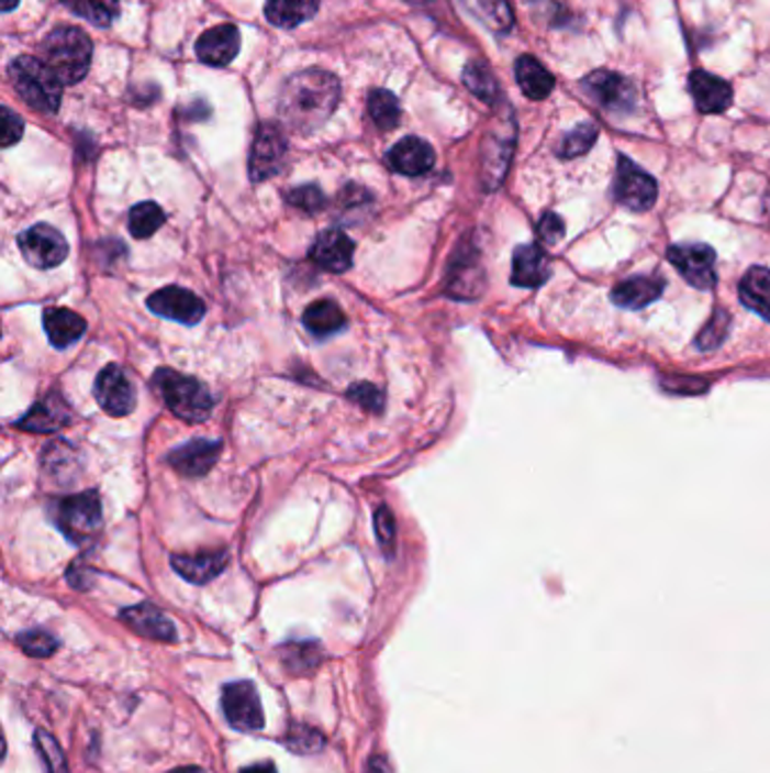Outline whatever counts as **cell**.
<instances>
[{"mask_svg":"<svg viewBox=\"0 0 770 773\" xmlns=\"http://www.w3.org/2000/svg\"><path fill=\"white\" fill-rule=\"evenodd\" d=\"M342 100L339 79L321 68H308L286 79L278 93V115L299 134L326 125Z\"/></svg>","mask_w":770,"mask_h":773,"instance_id":"1","label":"cell"},{"mask_svg":"<svg viewBox=\"0 0 770 773\" xmlns=\"http://www.w3.org/2000/svg\"><path fill=\"white\" fill-rule=\"evenodd\" d=\"M42 59L64 85H77L91 68L93 44L82 30L62 25L44 38Z\"/></svg>","mask_w":770,"mask_h":773,"instance_id":"2","label":"cell"},{"mask_svg":"<svg viewBox=\"0 0 770 773\" xmlns=\"http://www.w3.org/2000/svg\"><path fill=\"white\" fill-rule=\"evenodd\" d=\"M10 79L16 93L36 111L55 113L62 104L64 81L48 68L42 57H16L10 64Z\"/></svg>","mask_w":770,"mask_h":773,"instance_id":"3","label":"cell"},{"mask_svg":"<svg viewBox=\"0 0 770 773\" xmlns=\"http://www.w3.org/2000/svg\"><path fill=\"white\" fill-rule=\"evenodd\" d=\"M152 383L156 394L168 405V410L181 421L201 423L211 417L213 396L199 380L172 369H158Z\"/></svg>","mask_w":770,"mask_h":773,"instance_id":"4","label":"cell"},{"mask_svg":"<svg viewBox=\"0 0 770 773\" xmlns=\"http://www.w3.org/2000/svg\"><path fill=\"white\" fill-rule=\"evenodd\" d=\"M55 524L70 543L87 545L102 529V503L96 492L68 496L55 503Z\"/></svg>","mask_w":770,"mask_h":773,"instance_id":"5","label":"cell"},{"mask_svg":"<svg viewBox=\"0 0 770 773\" xmlns=\"http://www.w3.org/2000/svg\"><path fill=\"white\" fill-rule=\"evenodd\" d=\"M583 91L601 109L611 113H630L637 107V89L633 81L615 70L599 68L583 79Z\"/></svg>","mask_w":770,"mask_h":773,"instance_id":"6","label":"cell"},{"mask_svg":"<svg viewBox=\"0 0 770 773\" xmlns=\"http://www.w3.org/2000/svg\"><path fill=\"white\" fill-rule=\"evenodd\" d=\"M513 143H515V122H513L511 109H506L504 120L498 122V128H493V132L486 136V143H483L481 175H483L486 190H495L502 184L511 163Z\"/></svg>","mask_w":770,"mask_h":773,"instance_id":"7","label":"cell"},{"mask_svg":"<svg viewBox=\"0 0 770 773\" xmlns=\"http://www.w3.org/2000/svg\"><path fill=\"white\" fill-rule=\"evenodd\" d=\"M613 192L628 211H648L658 199V184L628 156H620Z\"/></svg>","mask_w":770,"mask_h":773,"instance_id":"8","label":"cell"},{"mask_svg":"<svg viewBox=\"0 0 770 773\" xmlns=\"http://www.w3.org/2000/svg\"><path fill=\"white\" fill-rule=\"evenodd\" d=\"M222 710L228 724L242 732H256L265 726L260 695L252 681L228 683L222 689Z\"/></svg>","mask_w":770,"mask_h":773,"instance_id":"9","label":"cell"},{"mask_svg":"<svg viewBox=\"0 0 770 773\" xmlns=\"http://www.w3.org/2000/svg\"><path fill=\"white\" fill-rule=\"evenodd\" d=\"M23 258L36 269H53L68 256L66 238L51 224H36L19 235Z\"/></svg>","mask_w":770,"mask_h":773,"instance_id":"10","label":"cell"},{"mask_svg":"<svg viewBox=\"0 0 770 773\" xmlns=\"http://www.w3.org/2000/svg\"><path fill=\"white\" fill-rule=\"evenodd\" d=\"M667 256L682 278L694 288L712 290L716 285V254L707 244H673Z\"/></svg>","mask_w":770,"mask_h":773,"instance_id":"11","label":"cell"},{"mask_svg":"<svg viewBox=\"0 0 770 773\" xmlns=\"http://www.w3.org/2000/svg\"><path fill=\"white\" fill-rule=\"evenodd\" d=\"M288 156V141L274 122H263L256 130L252 156H249V175L252 181H265L280 173Z\"/></svg>","mask_w":770,"mask_h":773,"instance_id":"12","label":"cell"},{"mask_svg":"<svg viewBox=\"0 0 770 773\" xmlns=\"http://www.w3.org/2000/svg\"><path fill=\"white\" fill-rule=\"evenodd\" d=\"M96 398L109 417H127L136 407V389L115 364L104 366L96 380Z\"/></svg>","mask_w":770,"mask_h":773,"instance_id":"13","label":"cell"},{"mask_svg":"<svg viewBox=\"0 0 770 773\" xmlns=\"http://www.w3.org/2000/svg\"><path fill=\"white\" fill-rule=\"evenodd\" d=\"M147 308L164 317V319H172L186 325H194L201 321V317L207 314V303L201 301L194 292L186 290V288H177V285H170V288H164L154 292L147 299Z\"/></svg>","mask_w":770,"mask_h":773,"instance_id":"14","label":"cell"},{"mask_svg":"<svg viewBox=\"0 0 770 773\" xmlns=\"http://www.w3.org/2000/svg\"><path fill=\"white\" fill-rule=\"evenodd\" d=\"M72 423V410L59 391L38 398L25 417L19 419L16 428L34 434H53Z\"/></svg>","mask_w":770,"mask_h":773,"instance_id":"15","label":"cell"},{"mask_svg":"<svg viewBox=\"0 0 770 773\" xmlns=\"http://www.w3.org/2000/svg\"><path fill=\"white\" fill-rule=\"evenodd\" d=\"M689 96H692L701 113H723L733 104V87L723 77H716L707 70H692L687 79Z\"/></svg>","mask_w":770,"mask_h":773,"instance_id":"16","label":"cell"},{"mask_svg":"<svg viewBox=\"0 0 770 773\" xmlns=\"http://www.w3.org/2000/svg\"><path fill=\"white\" fill-rule=\"evenodd\" d=\"M197 57L207 66H228L239 53V30L231 23L207 30L197 41Z\"/></svg>","mask_w":770,"mask_h":773,"instance_id":"17","label":"cell"},{"mask_svg":"<svg viewBox=\"0 0 770 773\" xmlns=\"http://www.w3.org/2000/svg\"><path fill=\"white\" fill-rule=\"evenodd\" d=\"M355 244L344 231H323L310 247V258L326 272L344 274L353 265Z\"/></svg>","mask_w":770,"mask_h":773,"instance_id":"18","label":"cell"},{"mask_svg":"<svg viewBox=\"0 0 770 773\" xmlns=\"http://www.w3.org/2000/svg\"><path fill=\"white\" fill-rule=\"evenodd\" d=\"M222 453L220 441H209V439H192L190 443L177 448L168 455L170 466L186 475V477H201L207 475L215 464Z\"/></svg>","mask_w":770,"mask_h":773,"instance_id":"19","label":"cell"},{"mask_svg":"<svg viewBox=\"0 0 770 773\" xmlns=\"http://www.w3.org/2000/svg\"><path fill=\"white\" fill-rule=\"evenodd\" d=\"M387 161L395 173L404 177H421L434 168L436 154L432 145L425 143L423 139L408 136L391 147Z\"/></svg>","mask_w":770,"mask_h":773,"instance_id":"20","label":"cell"},{"mask_svg":"<svg viewBox=\"0 0 770 773\" xmlns=\"http://www.w3.org/2000/svg\"><path fill=\"white\" fill-rule=\"evenodd\" d=\"M120 620H123L127 627H132L138 636H145L149 640L177 642L179 638L175 622L164 614V610H158L152 604H138V606L125 608L123 614H120Z\"/></svg>","mask_w":770,"mask_h":773,"instance_id":"21","label":"cell"},{"mask_svg":"<svg viewBox=\"0 0 770 773\" xmlns=\"http://www.w3.org/2000/svg\"><path fill=\"white\" fill-rule=\"evenodd\" d=\"M665 292V278L662 276H630L615 285L613 303L626 310H641L658 301Z\"/></svg>","mask_w":770,"mask_h":773,"instance_id":"22","label":"cell"},{"mask_svg":"<svg viewBox=\"0 0 770 773\" xmlns=\"http://www.w3.org/2000/svg\"><path fill=\"white\" fill-rule=\"evenodd\" d=\"M551 274L547 254L538 244H522L513 252L511 283L517 288H538Z\"/></svg>","mask_w":770,"mask_h":773,"instance_id":"23","label":"cell"},{"mask_svg":"<svg viewBox=\"0 0 770 773\" xmlns=\"http://www.w3.org/2000/svg\"><path fill=\"white\" fill-rule=\"evenodd\" d=\"M226 552H199V554H175L172 567L190 584H209L226 567Z\"/></svg>","mask_w":770,"mask_h":773,"instance_id":"24","label":"cell"},{"mask_svg":"<svg viewBox=\"0 0 770 773\" xmlns=\"http://www.w3.org/2000/svg\"><path fill=\"white\" fill-rule=\"evenodd\" d=\"M44 329L55 349H68L87 333V321L68 308H48L44 312Z\"/></svg>","mask_w":770,"mask_h":773,"instance_id":"25","label":"cell"},{"mask_svg":"<svg viewBox=\"0 0 770 773\" xmlns=\"http://www.w3.org/2000/svg\"><path fill=\"white\" fill-rule=\"evenodd\" d=\"M515 79L522 93L529 100H545L554 91V75L532 55H522L515 62Z\"/></svg>","mask_w":770,"mask_h":773,"instance_id":"26","label":"cell"},{"mask_svg":"<svg viewBox=\"0 0 770 773\" xmlns=\"http://www.w3.org/2000/svg\"><path fill=\"white\" fill-rule=\"evenodd\" d=\"M448 290L457 299H477L483 290V272L479 265V258L470 252L466 256H457L453 267H450V278H448Z\"/></svg>","mask_w":770,"mask_h":773,"instance_id":"27","label":"cell"},{"mask_svg":"<svg viewBox=\"0 0 770 773\" xmlns=\"http://www.w3.org/2000/svg\"><path fill=\"white\" fill-rule=\"evenodd\" d=\"M739 299L746 308L770 321V269L750 267L739 283Z\"/></svg>","mask_w":770,"mask_h":773,"instance_id":"28","label":"cell"},{"mask_svg":"<svg viewBox=\"0 0 770 773\" xmlns=\"http://www.w3.org/2000/svg\"><path fill=\"white\" fill-rule=\"evenodd\" d=\"M321 0H267L265 16L276 27H299L319 12Z\"/></svg>","mask_w":770,"mask_h":773,"instance_id":"29","label":"cell"},{"mask_svg":"<svg viewBox=\"0 0 770 773\" xmlns=\"http://www.w3.org/2000/svg\"><path fill=\"white\" fill-rule=\"evenodd\" d=\"M303 325L305 329L316 335V338H328V335H335L339 333L344 325H346V314L344 310L331 301V299H323V301H314L312 306H308V310L303 312Z\"/></svg>","mask_w":770,"mask_h":773,"instance_id":"30","label":"cell"},{"mask_svg":"<svg viewBox=\"0 0 770 773\" xmlns=\"http://www.w3.org/2000/svg\"><path fill=\"white\" fill-rule=\"evenodd\" d=\"M468 12L495 34H509L513 27V10L509 0H464Z\"/></svg>","mask_w":770,"mask_h":773,"instance_id":"31","label":"cell"},{"mask_svg":"<svg viewBox=\"0 0 770 773\" xmlns=\"http://www.w3.org/2000/svg\"><path fill=\"white\" fill-rule=\"evenodd\" d=\"M464 85L472 96H477L486 104H498L500 85H498L493 70L483 62H470L464 68Z\"/></svg>","mask_w":770,"mask_h":773,"instance_id":"32","label":"cell"},{"mask_svg":"<svg viewBox=\"0 0 770 773\" xmlns=\"http://www.w3.org/2000/svg\"><path fill=\"white\" fill-rule=\"evenodd\" d=\"M62 3L72 14H77L79 19H85L98 27H109L120 14L118 0H62Z\"/></svg>","mask_w":770,"mask_h":773,"instance_id":"33","label":"cell"},{"mask_svg":"<svg viewBox=\"0 0 770 773\" xmlns=\"http://www.w3.org/2000/svg\"><path fill=\"white\" fill-rule=\"evenodd\" d=\"M282 665L292 674H305L321 663V647L316 642H290L280 649Z\"/></svg>","mask_w":770,"mask_h":773,"instance_id":"34","label":"cell"},{"mask_svg":"<svg viewBox=\"0 0 770 773\" xmlns=\"http://www.w3.org/2000/svg\"><path fill=\"white\" fill-rule=\"evenodd\" d=\"M166 222L164 209L154 201H141L130 211V231L134 238L145 240L152 238Z\"/></svg>","mask_w":770,"mask_h":773,"instance_id":"35","label":"cell"},{"mask_svg":"<svg viewBox=\"0 0 770 773\" xmlns=\"http://www.w3.org/2000/svg\"><path fill=\"white\" fill-rule=\"evenodd\" d=\"M369 113H371L376 125L384 132H391L402 115L398 98L393 93H389L387 89H373L369 93Z\"/></svg>","mask_w":770,"mask_h":773,"instance_id":"36","label":"cell"},{"mask_svg":"<svg viewBox=\"0 0 770 773\" xmlns=\"http://www.w3.org/2000/svg\"><path fill=\"white\" fill-rule=\"evenodd\" d=\"M599 136V128L594 122H581L570 134H565L560 145H558V156L560 158H577L581 154H585L588 150H592V145L596 143Z\"/></svg>","mask_w":770,"mask_h":773,"instance_id":"37","label":"cell"},{"mask_svg":"<svg viewBox=\"0 0 770 773\" xmlns=\"http://www.w3.org/2000/svg\"><path fill=\"white\" fill-rule=\"evenodd\" d=\"M323 742H326V740H323L321 732H319L316 728L308 726V724L294 721V724H290V728H288L286 747H288L290 751L299 753V755L319 753V751L323 749Z\"/></svg>","mask_w":770,"mask_h":773,"instance_id":"38","label":"cell"},{"mask_svg":"<svg viewBox=\"0 0 770 773\" xmlns=\"http://www.w3.org/2000/svg\"><path fill=\"white\" fill-rule=\"evenodd\" d=\"M729 314L723 310V308H716L712 312V317L707 319V323L701 329L699 338H696V349L699 351H714L718 349L725 340H727V333H729Z\"/></svg>","mask_w":770,"mask_h":773,"instance_id":"39","label":"cell"},{"mask_svg":"<svg viewBox=\"0 0 770 773\" xmlns=\"http://www.w3.org/2000/svg\"><path fill=\"white\" fill-rule=\"evenodd\" d=\"M16 642L21 644V649L25 651L27 656H34V659H48L55 654L57 647H59L57 638L51 636L48 631H42V629L19 633Z\"/></svg>","mask_w":770,"mask_h":773,"instance_id":"40","label":"cell"},{"mask_svg":"<svg viewBox=\"0 0 770 773\" xmlns=\"http://www.w3.org/2000/svg\"><path fill=\"white\" fill-rule=\"evenodd\" d=\"M34 747L38 749V753L44 755V762L48 766V773H70L64 751L57 744V740L46 730H36L34 732Z\"/></svg>","mask_w":770,"mask_h":773,"instance_id":"41","label":"cell"},{"mask_svg":"<svg viewBox=\"0 0 770 773\" xmlns=\"http://www.w3.org/2000/svg\"><path fill=\"white\" fill-rule=\"evenodd\" d=\"M288 203L299 211H305V213H319L323 207H326V195L321 192L319 186H299V188H292L288 195H286Z\"/></svg>","mask_w":770,"mask_h":773,"instance_id":"42","label":"cell"},{"mask_svg":"<svg viewBox=\"0 0 770 773\" xmlns=\"http://www.w3.org/2000/svg\"><path fill=\"white\" fill-rule=\"evenodd\" d=\"M348 398L355 400L357 405H361L364 410H369V412H380L382 410V402H384V396L382 391L371 385V383H357L348 389Z\"/></svg>","mask_w":770,"mask_h":773,"instance_id":"43","label":"cell"},{"mask_svg":"<svg viewBox=\"0 0 770 773\" xmlns=\"http://www.w3.org/2000/svg\"><path fill=\"white\" fill-rule=\"evenodd\" d=\"M376 532H378V541L384 548V552L391 554L393 541H395V522H393V516L387 507H380L376 511Z\"/></svg>","mask_w":770,"mask_h":773,"instance_id":"44","label":"cell"},{"mask_svg":"<svg viewBox=\"0 0 770 773\" xmlns=\"http://www.w3.org/2000/svg\"><path fill=\"white\" fill-rule=\"evenodd\" d=\"M23 136V120L10 109L3 107V147H12Z\"/></svg>","mask_w":770,"mask_h":773,"instance_id":"45","label":"cell"},{"mask_svg":"<svg viewBox=\"0 0 770 773\" xmlns=\"http://www.w3.org/2000/svg\"><path fill=\"white\" fill-rule=\"evenodd\" d=\"M538 235L543 238V242L556 244V242L565 235V222H562V218L556 216V213L543 216V220H540V224H538Z\"/></svg>","mask_w":770,"mask_h":773,"instance_id":"46","label":"cell"},{"mask_svg":"<svg viewBox=\"0 0 770 773\" xmlns=\"http://www.w3.org/2000/svg\"><path fill=\"white\" fill-rule=\"evenodd\" d=\"M367 773H393L384 755H373L367 764Z\"/></svg>","mask_w":770,"mask_h":773,"instance_id":"47","label":"cell"},{"mask_svg":"<svg viewBox=\"0 0 770 773\" xmlns=\"http://www.w3.org/2000/svg\"><path fill=\"white\" fill-rule=\"evenodd\" d=\"M239 773H278V769L274 762H258V764L245 766Z\"/></svg>","mask_w":770,"mask_h":773,"instance_id":"48","label":"cell"},{"mask_svg":"<svg viewBox=\"0 0 770 773\" xmlns=\"http://www.w3.org/2000/svg\"><path fill=\"white\" fill-rule=\"evenodd\" d=\"M170 773H207V771L199 769V766H183V769H175Z\"/></svg>","mask_w":770,"mask_h":773,"instance_id":"49","label":"cell"},{"mask_svg":"<svg viewBox=\"0 0 770 773\" xmlns=\"http://www.w3.org/2000/svg\"><path fill=\"white\" fill-rule=\"evenodd\" d=\"M19 3H21V0H3V12H12Z\"/></svg>","mask_w":770,"mask_h":773,"instance_id":"50","label":"cell"},{"mask_svg":"<svg viewBox=\"0 0 770 773\" xmlns=\"http://www.w3.org/2000/svg\"><path fill=\"white\" fill-rule=\"evenodd\" d=\"M410 3H419V5H425V3H432V0H410Z\"/></svg>","mask_w":770,"mask_h":773,"instance_id":"51","label":"cell"}]
</instances>
